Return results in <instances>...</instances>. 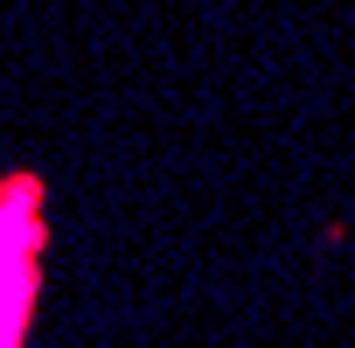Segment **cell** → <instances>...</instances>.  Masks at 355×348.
Masks as SVG:
<instances>
[{
  "mask_svg": "<svg viewBox=\"0 0 355 348\" xmlns=\"http://www.w3.org/2000/svg\"><path fill=\"white\" fill-rule=\"evenodd\" d=\"M35 272H42V216H35V195L15 182L0 189V348H21Z\"/></svg>",
  "mask_w": 355,
  "mask_h": 348,
  "instance_id": "obj_1",
  "label": "cell"
}]
</instances>
